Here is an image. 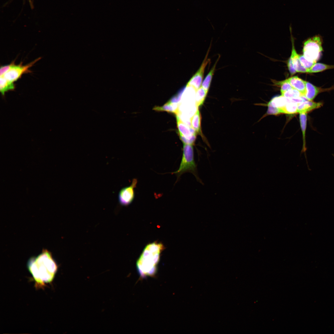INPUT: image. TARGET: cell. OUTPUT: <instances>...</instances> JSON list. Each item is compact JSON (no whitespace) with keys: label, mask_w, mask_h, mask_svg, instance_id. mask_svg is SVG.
<instances>
[{"label":"cell","mask_w":334,"mask_h":334,"mask_svg":"<svg viewBox=\"0 0 334 334\" xmlns=\"http://www.w3.org/2000/svg\"><path fill=\"white\" fill-rule=\"evenodd\" d=\"M322 105L321 102H316L307 100L298 104L297 112L299 113H307L320 108Z\"/></svg>","instance_id":"obj_10"},{"label":"cell","mask_w":334,"mask_h":334,"mask_svg":"<svg viewBox=\"0 0 334 334\" xmlns=\"http://www.w3.org/2000/svg\"><path fill=\"white\" fill-rule=\"evenodd\" d=\"M322 39L316 35L306 40L304 43L303 55L308 60L316 63L320 58L323 51Z\"/></svg>","instance_id":"obj_4"},{"label":"cell","mask_w":334,"mask_h":334,"mask_svg":"<svg viewBox=\"0 0 334 334\" xmlns=\"http://www.w3.org/2000/svg\"><path fill=\"white\" fill-rule=\"evenodd\" d=\"M27 267L35 282L41 285L51 282L58 270V265L51 253L43 250L37 256L30 258Z\"/></svg>","instance_id":"obj_1"},{"label":"cell","mask_w":334,"mask_h":334,"mask_svg":"<svg viewBox=\"0 0 334 334\" xmlns=\"http://www.w3.org/2000/svg\"><path fill=\"white\" fill-rule=\"evenodd\" d=\"M291 102H292L291 99L287 98L281 95L274 97L269 103L273 107L280 109L287 103Z\"/></svg>","instance_id":"obj_13"},{"label":"cell","mask_w":334,"mask_h":334,"mask_svg":"<svg viewBox=\"0 0 334 334\" xmlns=\"http://www.w3.org/2000/svg\"><path fill=\"white\" fill-rule=\"evenodd\" d=\"M268 110L267 113L268 114L276 115L280 113V109L272 106L269 103L268 104Z\"/></svg>","instance_id":"obj_25"},{"label":"cell","mask_w":334,"mask_h":334,"mask_svg":"<svg viewBox=\"0 0 334 334\" xmlns=\"http://www.w3.org/2000/svg\"><path fill=\"white\" fill-rule=\"evenodd\" d=\"M292 88L302 93L304 96L306 91V82L297 76L289 78L286 79Z\"/></svg>","instance_id":"obj_12"},{"label":"cell","mask_w":334,"mask_h":334,"mask_svg":"<svg viewBox=\"0 0 334 334\" xmlns=\"http://www.w3.org/2000/svg\"><path fill=\"white\" fill-rule=\"evenodd\" d=\"M14 64V62H12L9 65L1 66L0 69V76L3 75L11 68Z\"/></svg>","instance_id":"obj_26"},{"label":"cell","mask_w":334,"mask_h":334,"mask_svg":"<svg viewBox=\"0 0 334 334\" xmlns=\"http://www.w3.org/2000/svg\"><path fill=\"white\" fill-rule=\"evenodd\" d=\"M292 48L290 58L291 59L293 67L297 72L307 73V70L301 64L299 58V55L297 53L294 45V41L292 38Z\"/></svg>","instance_id":"obj_11"},{"label":"cell","mask_w":334,"mask_h":334,"mask_svg":"<svg viewBox=\"0 0 334 334\" xmlns=\"http://www.w3.org/2000/svg\"><path fill=\"white\" fill-rule=\"evenodd\" d=\"M299 114L300 122L302 133L303 140V145L302 152H305L306 150V147L305 132L307 124V113H303Z\"/></svg>","instance_id":"obj_15"},{"label":"cell","mask_w":334,"mask_h":334,"mask_svg":"<svg viewBox=\"0 0 334 334\" xmlns=\"http://www.w3.org/2000/svg\"><path fill=\"white\" fill-rule=\"evenodd\" d=\"M14 88L15 85L13 83L8 81L3 75L0 76V90L2 95H4L5 93L7 91Z\"/></svg>","instance_id":"obj_17"},{"label":"cell","mask_w":334,"mask_h":334,"mask_svg":"<svg viewBox=\"0 0 334 334\" xmlns=\"http://www.w3.org/2000/svg\"><path fill=\"white\" fill-rule=\"evenodd\" d=\"M282 95L289 99H293L304 96L297 90L292 88L281 93Z\"/></svg>","instance_id":"obj_22"},{"label":"cell","mask_w":334,"mask_h":334,"mask_svg":"<svg viewBox=\"0 0 334 334\" xmlns=\"http://www.w3.org/2000/svg\"><path fill=\"white\" fill-rule=\"evenodd\" d=\"M331 89V88H322L316 87L308 82L306 81V91L304 96L307 100L312 101L320 92L329 91Z\"/></svg>","instance_id":"obj_9"},{"label":"cell","mask_w":334,"mask_h":334,"mask_svg":"<svg viewBox=\"0 0 334 334\" xmlns=\"http://www.w3.org/2000/svg\"><path fill=\"white\" fill-rule=\"evenodd\" d=\"M178 103H173L169 101L162 107H156L154 109L157 111H164L177 114Z\"/></svg>","instance_id":"obj_18"},{"label":"cell","mask_w":334,"mask_h":334,"mask_svg":"<svg viewBox=\"0 0 334 334\" xmlns=\"http://www.w3.org/2000/svg\"><path fill=\"white\" fill-rule=\"evenodd\" d=\"M298 104L292 102L287 103L284 107L279 109L280 113L294 114L298 113Z\"/></svg>","instance_id":"obj_21"},{"label":"cell","mask_w":334,"mask_h":334,"mask_svg":"<svg viewBox=\"0 0 334 334\" xmlns=\"http://www.w3.org/2000/svg\"><path fill=\"white\" fill-rule=\"evenodd\" d=\"M217 59L212 68L210 70L202 84V87L206 91H208L210 87L213 76L214 73L216 64L219 59Z\"/></svg>","instance_id":"obj_16"},{"label":"cell","mask_w":334,"mask_h":334,"mask_svg":"<svg viewBox=\"0 0 334 334\" xmlns=\"http://www.w3.org/2000/svg\"><path fill=\"white\" fill-rule=\"evenodd\" d=\"M287 66L289 72L291 75H293L297 72L293 67L292 60L290 58H289L288 61Z\"/></svg>","instance_id":"obj_27"},{"label":"cell","mask_w":334,"mask_h":334,"mask_svg":"<svg viewBox=\"0 0 334 334\" xmlns=\"http://www.w3.org/2000/svg\"><path fill=\"white\" fill-rule=\"evenodd\" d=\"M137 182V179H133L130 186L124 187L120 190L118 198L121 205L127 206L132 202L135 197V189L136 187Z\"/></svg>","instance_id":"obj_7"},{"label":"cell","mask_w":334,"mask_h":334,"mask_svg":"<svg viewBox=\"0 0 334 334\" xmlns=\"http://www.w3.org/2000/svg\"><path fill=\"white\" fill-rule=\"evenodd\" d=\"M176 119L181 140L183 144L193 145L196 139V133L191 127L182 121L177 116Z\"/></svg>","instance_id":"obj_5"},{"label":"cell","mask_w":334,"mask_h":334,"mask_svg":"<svg viewBox=\"0 0 334 334\" xmlns=\"http://www.w3.org/2000/svg\"><path fill=\"white\" fill-rule=\"evenodd\" d=\"M277 84L280 86L281 93L293 88L286 79L281 81L279 82Z\"/></svg>","instance_id":"obj_24"},{"label":"cell","mask_w":334,"mask_h":334,"mask_svg":"<svg viewBox=\"0 0 334 334\" xmlns=\"http://www.w3.org/2000/svg\"><path fill=\"white\" fill-rule=\"evenodd\" d=\"M40 58H39L29 64L24 66L22 64L16 65L14 64L11 68L3 76L8 81L13 83L19 79L23 74L29 71V68Z\"/></svg>","instance_id":"obj_6"},{"label":"cell","mask_w":334,"mask_h":334,"mask_svg":"<svg viewBox=\"0 0 334 334\" xmlns=\"http://www.w3.org/2000/svg\"><path fill=\"white\" fill-rule=\"evenodd\" d=\"M194 156L193 145L184 144L182 155L179 167L176 171L171 173L176 175L177 181L182 174L189 172L192 173L197 181L202 183L198 175L197 166Z\"/></svg>","instance_id":"obj_3"},{"label":"cell","mask_w":334,"mask_h":334,"mask_svg":"<svg viewBox=\"0 0 334 334\" xmlns=\"http://www.w3.org/2000/svg\"><path fill=\"white\" fill-rule=\"evenodd\" d=\"M164 248L161 243L153 242L147 245L136 262L140 277H153L157 272L160 255Z\"/></svg>","instance_id":"obj_2"},{"label":"cell","mask_w":334,"mask_h":334,"mask_svg":"<svg viewBox=\"0 0 334 334\" xmlns=\"http://www.w3.org/2000/svg\"><path fill=\"white\" fill-rule=\"evenodd\" d=\"M190 122L191 127L196 133L201 134V116L198 109L191 118Z\"/></svg>","instance_id":"obj_14"},{"label":"cell","mask_w":334,"mask_h":334,"mask_svg":"<svg viewBox=\"0 0 334 334\" xmlns=\"http://www.w3.org/2000/svg\"><path fill=\"white\" fill-rule=\"evenodd\" d=\"M334 68V65H330L320 63H316L310 69L307 73H314L323 71L326 70Z\"/></svg>","instance_id":"obj_20"},{"label":"cell","mask_w":334,"mask_h":334,"mask_svg":"<svg viewBox=\"0 0 334 334\" xmlns=\"http://www.w3.org/2000/svg\"><path fill=\"white\" fill-rule=\"evenodd\" d=\"M299 57L301 64L307 70L311 68L316 63L308 60L303 55H299Z\"/></svg>","instance_id":"obj_23"},{"label":"cell","mask_w":334,"mask_h":334,"mask_svg":"<svg viewBox=\"0 0 334 334\" xmlns=\"http://www.w3.org/2000/svg\"><path fill=\"white\" fill-rule=\"evenodd\" d=\"M210 48V47L200 67L190 79L187 85L193 87L196 90L200 87L202 84L205 68L210 61V59L208 58Z\"/></svg>","instance_id":"obj_8"},{"label":"cell","mask_w":334,"mask_h":334,"mask_svg":"<svg viewBox=\"0 0 334 334\" xmlns=\"http://www.w3.org/2000/svg\"><path fill=\"white\" fill-rule=\"evenodd\" d=\"M208 92L202 86L196 91L195 101L196 105L198 107L202 105L205 99Z\"/></svg>","instance_id":"obj_19"}]
</instances>
